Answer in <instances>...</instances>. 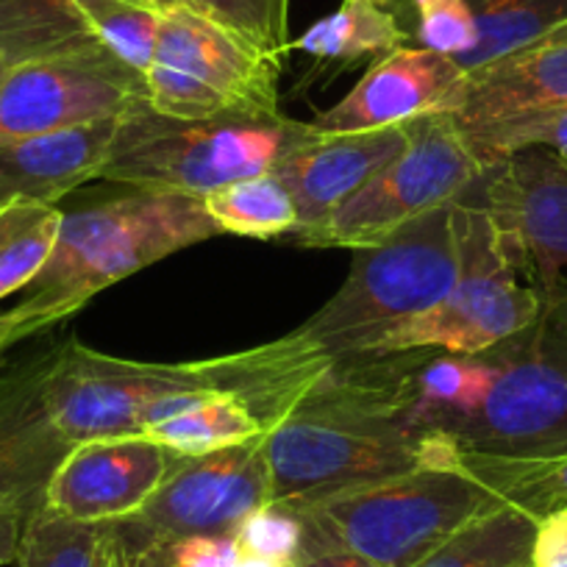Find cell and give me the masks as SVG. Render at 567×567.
Listing matches in <instances>:
<instances>
[{
    "label": "cell",
    "mask_w": 567,
    "mask_h": 567,
    "mask_svg": "<svg viewBox=\"0 0 567 567\" xmlns=\"http://www.w3.org/2000/svg\"><path fill=\"white\" fill-rule=\"evenodd\" d=\"M460 204L440 206L375 248L357 250L340 290L290 334L228 357L206 359L217 392L237 395L265 432L309 386L406 320L437 307L462 276Z\"/></svg>",
    "instance_id": "6da1fadb"
},
{
    "label": "cell",
    "mask_w": 567,
    "mask_h": 567,
    "mask_svg": "<svg viewBox=\"0 0 567 567\" xmlns=\"http://www.w3.org/2000/svg\"><path fill=\"white\" fill-rule=\"evenodd\" d=\"M429 357L370 353L326 370L261 434L270 504H309L423 467H454L456 445L420 417L414 375Z\"/></svg>",
    "instance_id": "7a4b0ae2"
},
{
    "label": "cell",
    "mask_w": 567,
    "mask_h": 567,
    "mask_svg": "<svg viewBox=\"0 0 567 567\" xmlns=\"http://www.w3.org/2000/svg\"><path fill=\"white\" fill-rule=\"evenodd\" d=\"M204 198L131 193L64 215L53 254L25 296L0 312V364L7 351L64 323L112 284L217 237Z\"/></svg>",
    "instance_id": "3957f363"
},
{
    "label": "cell",
    "mask_w": 567,
    "mask_h": 567,
    "mask_svg": "<svg viewBox=\"0 0 567 567\" xmlns=\"http://www.w3.org/2000/svg\"><path fill=\"white\" fill-rule=\"evenodd\" d=\"M315 131L287 114L176 120L145 106L123 114L103 176L136 193L206 198L239 178L272 173Z\"/></svg>",
    "instance_id": "277c9868"
},
{
    "label": "cell",
    "mask_w": 567,
    "mask_h": 567,
    "mask_svg": "<svg viewBox=\"0 0 567 567\" xmlns=\"http://www.w3.org/2000/svg\"><path fill=\"white\" fill-rule=\"evenodd\" d=\"M498 504L465 471L423 467L287 509L303 523L301 559L337 548L384 567H417L473 517Z\"/></svg>",
    "instance_id": "5b68a950"
},
{
    "label": "cell",
    "mask_w": 567,
    "mask_h": 567,
    "mask_svg": "<svg viewBox=\"0 0 567 567\" xmlns=\"http://www.w3.org/2000/svg\"><path fill=\"white\" fill-rule=\"evenodd\" d=\"M561 278L543 290V312L528 329L487 351L498 375L473 412L423 414L462 454L495 460L567 454V303Z\"/></svg>",
    "instance_id": "8992f818"
},
{
    "label": "cell",
    "mask_w": 567,
    "mask_h": 567,
    "mask_svg": "<svg viewBox=\"0 0 567 567\" xmlns=\"http://www.w3.org/2000/svg\"><path fill=\"white\" fill-rule=\"evenodd\" d=\"M482 162L449 112L409 120L406 148L357 195L315 226L296 228L298 248L364 250L386 243L417 217L456 204L478 178Z\"/></svg>",
    "instance_id": "52a82bcc"
},
{
    "label": "cell",
    "mask_w": 567,
    "mask_h": 567,
    "mask_svg": "<svg viewBox=\"0 0 567 567\" xmlns=\"http://www.w3.org/2000/svg\"><path fill=\"white\" fill-rule=\"evenodd\" d=\"M204 392H217L209 362H136L109 357L75 337L56 342L45 403L73 445L131 437L171 417Z\"/></svg>",
    "instance_id": "ba28073f"
},
{
    "label": "cell",
    "mask_w": 567,
    "mask_h": 567,
    "mask_svg": "<svg viewBox=\"0 0 567 567\" xmlns=\"http://www.w3.org/2000/svg\"><path fill=\"white\" fill-rule=\"evenodd\" d=\"M284 70L204 14L171 3L162 12L159 45L145 73V101L176 120L220 114L272 117L281 112Z\"/></svg>",
    "instance_id": "9c48e42d"
},
{
    "label": "cell",
    "mask_w": 567,
    "mask_h": 567,
    "mask_svg": "<svg viewBox=\"0 0 567 567\" xmlns=\"http://www.w3.org/2000/svg\"><path fill=\"white\" fill-rule=\"evenodd\" d=\"M456 204L465 250L460 281L437 307L386 331L373 346V353L432 351L482 357L528 329L543 312V290L520 281L515 267L501 254L482 206L467 198Z\"/></svg>",
    "instance_id": "30bf717a"
},
{
    "label": "cell",
    "mask_w": 567,
    "mask_h": 567,
    "mask_svg": "<svg viewBox=\"0 0 567 567\" xmlns=\"http://www.w3.org/2000/svg\"><path fill=\"white\" fill-rule=\"evenodd\" d=\"M265 504H270V471L256 437L206 456H176L145 506L112 528L128 554H140L195 534L234 537L239 523Z\"/></svg>",
    "instance_id": "8fae6325"
},
{
    "label": "cell",
    "mask_w": 567,
    "mask_h": 567,
    "mask_svg": "<svg viewBox=\"0 0 567 567\" xmlns=\"http://www.w3.org/2000/svg\"><path fill=\"white\" fill-rule=\"evenodd\" d=\"M145 103V79L101 48L18 62L0 75V151Z\"/></svg>",
    "instance_id": "7c38bea8"
},
{
    "label": "cell",
    "mask_w": 567,
    "mask_h": 567,
    "mask_svg": "<svg viewBox=\"0 0 567 567\" xmlns=\"http://www.w3.org/2000/svg\"><path fill=\"white\" fill-rule=\"evenodd\" d=\"M462 198L482 206L517 276L537 290L565 276L567 162L539 148L520 151L487 167Z\"/></svg>",
    "instance_id": "4fadbf2b"
},
{
    "label": "cell",
    "mask_w": 567,
    "mask_h": 567,
    "mask_svg": "<svg viewBox=\"0 0 567 567\" xmlns=\"http://www.w3.org/2000/svg\"><path fill=\"white\" fill-rule=\"evenodd\" d=\"M56 346L0 364V515L29 520L45 506L48 484L73 443L45 403V375Z\"/></svg>",
    "instance_id": "5bb4252c"
},
{
    "label": "cell",
    "mask_w": 567,
    "mask_h": 567,
    "mask_svg": "<svg viewBox=\"0 0 567 567\" xmlns=\"http://www.w3.org/2000/svg\"><path fill=\"white\" fill-rule=\"evenodd\" d=\"M173 460L176 454L145 434L79 443L53 473L45 506L73 520H125L156 493Z\"/></svg>",
    "instance_id": "9a60e30c"
},
{
    "label": "cell",
    "mask_w": 567,
    "mask_h": 567,
    "mask_svg": "<svg viewBox=\"0 0 567 567\" xmlns=\"http://www.w3.org/2000/svg\"><path fill=\"white\" fill-rule=\"evenodd\" d=\"M465 70L456 59L420 45H401L368 68L340 103L309 120L315 134H353L445 112Z\"/></svg>",
    "instance_id": "2e32d148"
},
{
    "label": "cell",
    "mask_w": 567,
    "mask_h": 567,
    "mask_svg": "<svg viewBox=\"0 0 567 567\" xmlns=\"http://www.w3.org/2000/svg\"><path fill=\"white\" fill-rule=\"evenodd\" d=\"M406 142L409 123L353 134H315L303 142L272 171L296 200L298 228L315 226L340 209L406 148Z\"/></svg>",
    "instance_id": "e0dca14e"
},
{
    "label": "cell",
    "mask_w": 567,
    "mask_h": 567,
    "mask_svg": "<svg viewBox=\"0 0 567 567\" xmlns=\"http://www.w3.org/2000/svg\"><path fill=\"white\" fill-rule=\"evenodd\" d=\"M561 103H567V23L465 73L445 112L462 131H471Z\"/></svg>",
    "instance_id": "ac0fdd59"
},
{
    "label": "cell",
    "mask_w": 567,
    "mask_h": 567,
    "mask_svg": "<svg viewBox=\"0 0 567 567\" xmlns=\"http://www.w3.org/2000/svg\"><path fill=\"white\" fill-rule=\"evenodd\" d=\"M120 117L95 120L14 142L0 151V204H53L103 176Z\"/></svg>",
    "instance_id": "d6986e66"
},
{
    "label": "cell",
    "mask_w": 567,
    "mask_h": 567,
    "mask_svg": "<svg viewBox=\"0 0 567 567\" xmlns=\"http://www.w3.org/2000/svg\"><path fill=\"white\" fill-rule=\"evenodd\" d=\"M401 45H412V37L379 0H342L337 12L292 40V51L307 53L326 73L373 64Z\"/></svg>",
    "instance_id": "ffe728a7"
},
{
    "label": "cell",
    "mask_w": 567,
    "mask_h": 567,
    "mask_svg": "<svg viewBox=\"0 0 567 567\" xmlns=\"http://www.w3.org/2000/svg\"><path fill=\"white\" fill-rule=\"evenodd\" d=\"M265 434L254 412L231 392H204L171 417L145 429V437L176 456H206Z\"/></svg>",
    "instance_id": "44dd1931"
},
{
    "label": "cell",
    "mask_w": 567,
    "mask_h": 567,
    "mask_svg": "<svg viewBox=\"0 0 567 567\" xmlns=\"http://www.w3.org/2000/svg\"><path fill=\"white\" fill-rule=\"evenodd\" d=\"M537 520L509 504L473 517L417 567H532Z\"/></svg>",
    "instance_id": "7402d4cb"
},
{
    "label": "cell",
    "mask_w": 567,
    "mask_h": 567,
    "mask_svg": "<svg viewBox=\"0 0 567 567\" xmlns=\"http://www.w3.org/2000/svg\"><path fill=\"white\" fill-rule=\"evenodd\" d=\"M454 467L476 478L501 504L515 506L534 520L567 509V454L545 460H495L462 454L456 449Z\"/></svg>",
    "instance_id": "603a6c76"
},
{
    "label": "cell",
    "mask_w": 567,
    "mask_h": 567,
    "mask_svg": "<svg viewBox=\"0 0 567 567\" xmlns=\"http://www.w3.org/2000/svg\"><path fill=\"white\" fill-rule=\"evenodd\" d=\"M204 206L220 234L278 239L290 237L298 228L296 200L276 173H259L226 184L206 195Z\"/></svg>",
    "instance_id": "cb8c5ba5"
},
{
    "label": "cell",
    "mask_w": 567,
    "mask_h": 567,
    "mask_svg": "<svg viewBox=\"0 0 567 567\" xmlns=\"http://www.w3.org/2000/svg\"><path fill=\"white\" fill-rule=\"evenodd\" d=\"M64 212L53 204H0V301L29 290L53 254Z\"/></svg>",
    "instance_id": "d4e9b609"
},
{
    "label": "cell",
    "mask_w": 567,
    "mask_h": 567,
    "mask_svg": "<svg viewBox=\"0 0 567 567\" xmlns=\"http://www.w3.org/2000/svg\"><path fill=\"white\" fill-rule=\"evenodd\" d=\"M467 7L476 18L478 42L456 62L465 73L509 56L567 23V0H467Z\"/></svg>",
    "instance_id": "484cf974"
},
{
    "label": "cell",
    "mask_w": 567,
    "mask_h": 567,
    "mask_svg": "<svg viewBox=\"0 0 567 567\" xmlns=\"http://www.w3.org/2000/svg\"><path fill=\"white\" fill-rule=\"evenodd\" d=\"M112 526L73 520L59 512L37 509L23 523L18 567H109Z\"/></svg>",
    "instance_id": "4316f807"
},
{
    "label": "cell",
    "mask_w": 567,
    "mask_h": 567,
    "mask_svg": "<svg viewBox=\"0 0 567 567\" xmlns=\"http://www.w3.org/2000/svg\"><path fill=\"white\" fill-rule=\"evenodd\" d=\"M498 364L489 353L460 357L432 353L414 375V390L423 414H465L489 395Z\"/></svg>",
    "instance_id": "83f0119b"
},
{
    "label": "cell",
    "mask_w": 567,
    "mask_h": 567,
    "mask_svg": "<svg viewBox=\"0 0 567 567\" xmlns=\"http://www.w3.org/2000/svg\"><path fill=\"white\" fill-rule=\"evenodd\" d=\"M223 25L284 70L290 62V0H171Z\"/></svg>",
    "instance_id": "f1b7e54d"
},
{
    "label": "cell",
    "mask_w": 567,
    "mask_h": 567,
    "mask_svg": "<svg viewBox=\"0 0 567 567\" xmlns=\"http://www.w3.org/2000/svg\"><path fill=\"white\" fill-rule=\"evenodd\" d=\"M462 134H465L467 145L482 162L484 171L498 165L506 156L532 148L548 151V154L567 162V103L498 120V123L462 131Z\"/></svg>",
    "instance_id": "f546056e"
},
{
    "label": "cell",
    "mask_w": 567,
    "mask_h": 567,
    "mask_svg": "<svg viewBox=\"0 0 567 567\" xmlns=\"http://www.w3.org/2000/svg\"><path fill=\"white\" fill-rule=\"evenodd\" d=\"M84 18L97 45L145 79L159 45L162 12L125 0H92L84 7Z\"/></svg>",
    "instance_id": "4dcf8cb0"
},
{
    "label": "cell",
    "mask_w": 567,
    "mask_h": 567,
    "mask_svg": "<svg viewBox=\"0 0 567 567\" xmlns=\"http://www.w3.org/2000/svg\"><path fill=\"white\" fill-rule=\"evenodd\" d=\"M239 554L259 556L284 567H296L303 554V523L281 504H265L250 512L234 532Z\"/></svg>",
    "instance_id": "1f68e13d"
},
{
    "label": "cell",
    "mask_w": 567,
    "mask_h": 567,
    "mask_svg": "<svg viewBox=\"0 0 567 567\" xmlns=\"http://www.w3.org/2000/svg\"><path fill=\"white\" fill-rule=\"evenodd\" d=\"M414 18V45L451 59H465L476 48L478 29L467 0H409Z\"/></svg>",
    "instance_id": "d6a6232c"
},
{
    "label": "cell",
    "mask_w": 567,
    "mask_h": 567,
    "mask_svg": "<svg viewBox=\"0 0 567 567\" xmlns=\"http://www.w3.org/2000/svg\"><path fill=\"white\" fill-rule=\"evenodd\" d=\"M165 545L178 567H234L239 556L237 543L228 534H195Z\"/></svg>",
    "instance_id": "836d02e7"
},
{
    "label": "cell",
    "mask_w": 567,
    "mask_h": 567,
    "mask_svg": "<svg viewBox=\"0 0 567 567\" xmlns=\"http://www.w3.org/2000/svg\"><path fill=\"white\" fill-rule=\"evenodd\" d=\"M532 567H567V509H556L537 520Z\"/></svg>",
    "instance_id": "e575fe53"
},
{
    "label": "cell",
    "mask_w": 567,
    "mask_h": 567,
    "mask_svg": "<svg viewBox=\"0 0 567 567\" xmlns=\"http://www.w3.org/2000/svg\"><path fill=\"white\" fill-rule=\"evenodd\" d=\"M296 567H384L379 561H370L364 556L351 554V550H318L298 561Z\"/></svg>",
    "instance_id": "d590c367"
},
{
    "label": "cell",
    "mask_w": 567,
    "mask_h": 567,
    "mask_svg": "<svg viewBox=\"0 0 567 567\" xmlns=\"http://www.w3.org/2000/svg\"><path fill=\"white\" fill-rule=\"evenodd\" d=\"M23 515H0V567L18 559L20 532H23Z\"/></svg>",
    "instance_id": "8d00e7d4"
},
{
    "label": "cell",
    "mask_w": 567,
    "mask_h": 567,
    "mask_svg": "<svg viewBox=\"0 0 567 567\" xmlns=\"http://www.w3.org/2000/svg\"><path fill=\"white\" fill-rule=\"evenodd\" d=\"M131 567H178L176 561L171 559V550H167L165 543L148 545L142 548L140 554H128Z\"/></svg>",
    "instance_id": "74e56055"
},
{
    "label": "cell",
    "mask_w": 567,
    "mask_h": 567,
    "mask_svg": "<svg viewBox=\"0 0 567 567\" xmlns=\"http://www.w3.org/2000/svg\"><path fill=\"white\" fill-rule=\"evenodd\" d=\"M381 7H386L390 9L392 14H395L398 20H401V25L403 29L409 31V37H412V42H414V18H412V3H409V0H379Z\"/></svg>",
    "instance_id": "f35d334b"
},
{
    "label": "cell",
    "mask_w": 567,
    "mask_h": 567,
    "mask_svg": "<svg viewBox=\"0 0 567 567\" xmlns=\"http://www.w3.org/2000/svg\"><path fill=\"white\" fill-rule=\"evenodd\" d=\"M68 3L84 14V7L86 3H92V0H68ZM125 3H134V7H145V9H156V12H165V7H171V0H125Z\"/></svg>",
    "instance_id": "ab89813d"
},
{
    "label": "cell",
    "mask_w": 567,
    "mask_h": 567,
    "mask_svg": "<svg viewBox=\"0 0 567 567\" xmlns=\"http://www.w3.org/2000/svg\"><path fill=\"white\" fill-rule=\"evenodd\" d=\"M109 526H112V523H109ZM109 567H131L128 550L123 548V543L117 539L114 528H112V556H109Z\"/></svg>",
    "instance_id": "60d3db41"
},
{
    "label": "cell",
    "mask_w": 567,
    "mask_h": 567,
    "mask_svg": "<svg viewBox=\"0 0 567 567\" xmlns=\"http://www.w3.org/2000/svg\"><path fill=\"white\" fill-rule=\"evenodd\" d=\"M234 567H284V565H276V561L259 559V556L239 554V556H237V565H234Z\"/></svg>",
    "instance_id": "b9f144b4"
},
{
    "label": "cell",
    "mask_w": 567,
    "mask_h": 567,
    "mask_svg": "<svg viewBox=\"0 0 567 567\" xmlns=\"http://www.w3.org/2000/svg\"><path fill=\"white\" fill-rule=\"evenodd\" d=\"M7 70H9V62H7V59H3V56H0V75L7 73Z\"/></svg>",
    "instance_id": "7bdbcfd3"
},
{
    "label": "cell",
    "mask_w": 567,
    "mask_h": 567,
    "mask_svg": "<svg viewBox=\"0 0 567 567\" xmlns=\"http://www.w3.org/2000/svg\"><path fill=\"white\" fill-rule=\"evenodd\" d=\"M561 290H565V303H567V276L561 278Z\"/></svg>",
    "instance_id": "ee69618b"
}]
</instances>
